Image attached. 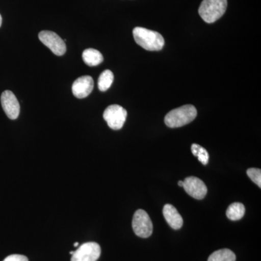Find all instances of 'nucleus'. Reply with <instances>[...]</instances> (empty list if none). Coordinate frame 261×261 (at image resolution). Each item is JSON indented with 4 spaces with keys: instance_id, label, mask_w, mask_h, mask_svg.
Masks as SVG:
<instances>
[{
    "instance_id": "nucleus-12",
    "label": "nucleus",
    "mask_w": 261,
    "mask_h": 261,
    "mask_svg": "<svg viewBox=\"0 0 261 261\" xmlns=\"http://www.w3.org/2000/svg\"><path fill=\"white\" fill-rule=\"evenodd\" d=\"M82 59L89 66H97L102 63L103 56L97 49H87L83 51Z\"/></svg>"
},
{
    "instance_id": "nucleus-10",
    "label": "nucleus",
    "mask_w": 261,
    "mask_h": 261,
    "mask_svg": "<svg viewBox=\"0 0 261 261\" xmlns=\"http://www.w3.org/2000/svg\"><path fill=\"white\" fill-rule=\"evenodd\" d=\"M94 89V81L89 75H83L73 82L72 92L73 95L79 99L88 97Z\"/></svg>"
},
{
    "instance_id": "nucleus-16",
    "label": "nucleus",
    "mask_w": 261,
    "mask_h": 261,
    "mask_svg": "<svg viewBox=\"0 0 261 261\" xmlns=\"http://www.w3.org/2000/svg\"><path fill=\"white\" fill-rule=\"evenodd\" d=\"M192 152L194 155L197 157V159L202 164H207L209 160V154L205 148L201 147L200 145H197V144H193L192 145Z\"/></svg>"
},
{
    "instance_id": "nucleus-4",
    "label": "nucleus",
    "mask_w": 261,
    "mask_h": 261,
    "mask_svg": "<svg viewBox=\"0 0 261 261\" xmlns=\"http://www.w3.org/2000/svg\"><path fill=\"white\" fill-rule=\"evenodd\" d=\"M132 227L135 234L142 238L150 237L153 229L152 221L149 215L142 209L136 211L134 215Z\"/></svg>"
},
{
    "instance_id": "nucleus-19",
    "label": "nucleus",
    "mask_w": 261,
    "mask_h": 261,
    "mask_svg": "<svg viewBox=\"0 0 261 261\" xmlns=\"http://www.w3.org/2000/svg\"><path fill=\"white\" fill-rule=\"evenodd\" d=\"M178 186H179V187H183L184 181H178Z\"/></svg>"
},
{
    "instance_id": "nucleus-5",
    "label": "nucleus",
    "mask_w": 261,
    "mask_h": 261,
    "mask_svg": "<svg viewBox=\"0 0 261 261\" xmlns=\"http://www.w3.org/2000/svg\"><path fill=\"white\" fill-rule=\"evenodd\" d=\"M127 117V111L118 105H112L106 108L103 113V118L107 122L110 128L113 130L121 129L124 125Z\"/></svg>"
},
{
    "instance_id": "nucleus-17",
    "label": "nucleus",
    "mask_w": 261,
    "mask_h": 261,
    "mask_svg": "<svg viewBox=\"0 0 261 261\" xmlns=\"http://www.w3.org/2000/svg\"><path fill=\"white\" fill-rule=\"evenodd\" d=\"M247 176L250 177L254 183L261 187V170L258 168H249L247 171Z\"/></svg>"
},
{
    "instance_id": "nucleus-13",
    "label": "nucleus",
    "mask_w": 261,
    "mask_h": 261,
    "mask_svg": "<svg viewBox=\"0 0 261 261\" xmlns=\"http://www.w3.org/2000/svg\"><path fill=\"white\" fill-rule=\"evenodd\" d=\"M245 213V207L243 204L233 202L228 206L226 211V216L231 221H238L243 217Z\"/></svg>"
},
{
    "instance_id": "nucleus-2",
    "label": "nucleus",
    "mask_w": 261,
    "mask_h": 261,
    "mask_svg": "<svg viewBox=\"0 0 261 261\" xmlns=\"http://www.w3.org/2000/svg\"><path fill=\"white\" fill-rule=\"evenodd\" d=\"M197 110L192 105H186L172 110L165 117V123L170 128H179L195 119Z\"/></svg>"
},
{
    "instance_id": "nucleus-7",
    "label": "nucleus",
    "mask_w": 261,
    "mask_h": 261,
    "mask_svg": "<svg viewBox=\"0 0 261 261\" xmlns=\"http://www.w3.org/2000/svg\"><path fill=\"white\" fill-rule=\"evenodd\" d=\"M101 255L99 244L89 242L81 245L72 255L70 261H97Z\"/></svg>"
},
{
    "instance_id": "nucleus-15",
    "label": "nucleus",
    "mask_w": 261,
    "mask_h": 261,
    "mask_svg": "<svg viewBox=\"0 0 261 261\" xmlns=\"http://www.w3.org/2000/svg\"><path fill=\"white\" fill-rule=\"evenodd\" d=\"M114 75L110 70H106L99 75L98 80V88L101 92H106L112 85Z\"/></svg>"
},
{
    "instance_id": "nucleus-6",
    "label": "nucleus",
    "mask_w": 261,
    "mask_h": 261,
    "mask_svg": "<svg viewBox=\"0 0 261 261\" xmlns=\"http://www.w3.org/2000/svg\"><path fill=\"white\" fill-rule=\"evenodd\" d=\"M39 39L56 56H63L66 51L64 41L56 33L50 31H42L39 34Z\"/></svg>"
},
{
    "instance_id": "nucleus-9",
    "label": "nucleus",
    "mask_w": 261,
    "mask_h": 261,
    "mask_svg": "<svg viewBox=\"0 0 261 261\" xmlns=\"http://www.w3.org/2000/svg\"><path fill=\"white\" fill-rule=\"evenodd\" d=\"M183 187L189 195L197 200H202L207 195V189L205 183L195 176L185 178Z\"/></svg>"
},
{
    "instance_id": "nucleus-20",
    "label": "nucleus",
    "mask_w": 261,
    "mask_h": 261,
    "mask_svg": "<svg viewBox=\"0 0 261 261\" xmlns=\"http://www.w3.org/2000/svg\"><path fill=\"white\" fill-rule=\"evenodd\" d=\"M2 23H3V18H2V15H0V27H1Z\"/></svg>"
},
{
    "instance_id": "nucleus-14",
    "label": "nucleus",
    "mask_w": 261,
    "mask_h": 261,
    "mask_svg": "<svg viewBox=\"0 0 261 261\" xmlns=\"http://www.w3.org/2000/svg\"><path fill=\"white\" fill-rule=\"evenodd\" d=\"M207 261H236V255L228 249H221L211 254Z\"/></svg>"
},
{
    "instance_id": "nucleus-22",
    "label": "nucleus",
    "mask_w": 261,
    "mask_h": 261,
    "mask_svg": "<svg viewBox=\"0 0 261 261\" xmlns=\"http://www.w3.org/2000/svg\"><path fill=\"white\" fill-rule=\"evenodd\" d=\"M74 252H75V251H70V255H73V253H74Z\"/></svg>"
},
{
    "instance_id": "nucleus-8",
    "label": "nucleus",
    "mask_w": 261,
    "mask_h": 261,
    "mask_svg": "<svg viewBox=\"0 0 261 261\" xmlns=\"http://www.w3.org/2000/svg\"><path fill=\"white\" fill-rule=\"evenodd\" d=\"M1 104L5 114L10 119L15 120L18 118L20 114V104L11 91L7 90L3 92L1 95Z\"/></svg>"
},
{
    "instance_id": "nucleus-1",
    "label": "nucleus",
    "mask_w": 261,
    "mask_h": 261,
    "mask_svg": "<svg viewBox=\"0 0 261 261\" xmlns=\"http://www.w3.org/2000/svg\"><path fill=\"white\" fill-rule=\"evenodd\" d=\"M133 36L136 43L146 50L159 51L164 47V39L159 32L136 27L133 30Z\"/></svg>"
},
{
    "instance_id": "nucleus-21",
    "label": "nucleus",
    "mask_w": 261,
    "mask_h": 261,
    "mask_svg": "<svg viewBox=\"0 0 261 261\" xmlns=\"http://www.w3.org/2000/svg\"><path fill=\"white\" fill-rule=\"evenodd\" d=\"M79 245H80V243H75L74 245H73V246H74L75 247H76L79 246Z\"/></svg>"
},
{
    "instance_id": "nucleus-3",
    "label": "nucleus",
    "mask_w": 261,
    "mask_h": 261,
    "mask_svg": "<svg viewBox=\"0 0 261 261\" xmlns=\"http://www.w3.org/2000/svg\"><path fill=\"white\" fill-rule=\"evenodd\" d=\"M227 8V0H203L199 8V15L207 23L217 21Z\"/></svg>"
},
{
    "instance_id": "nucleus-18",
    "label": "nucleus",
    "mask_w": 261,
    "mask_h": 261,
    "mask_svg": "<svg viewBox=\"0 0 261 261\" xmlns=\"http://www.w3.org/2000/svg\"><path fill=\"white\" fill-rule=\"evenodd\" d=\"M3 261H29V259L25 255L14 254V255H10L7 257Z\"/></svg>"
},
{
    "instance_id": "nucleus-11",
    "label": "nucleus",
    "mask_w": 261,
    "mask_h": 261,
    "mask_svg": "<svg viewBox=\"0 0 261 261\" xmlns=\"http://www.w3.org/2000/svg\"><path fill=\"white\" fill-rule=\"evenodd\" d=\"M163 213L165 219L173 229H179L183 226V219L174 206L167 204L163 207Z\"/></svg>"
}]
</instances>
